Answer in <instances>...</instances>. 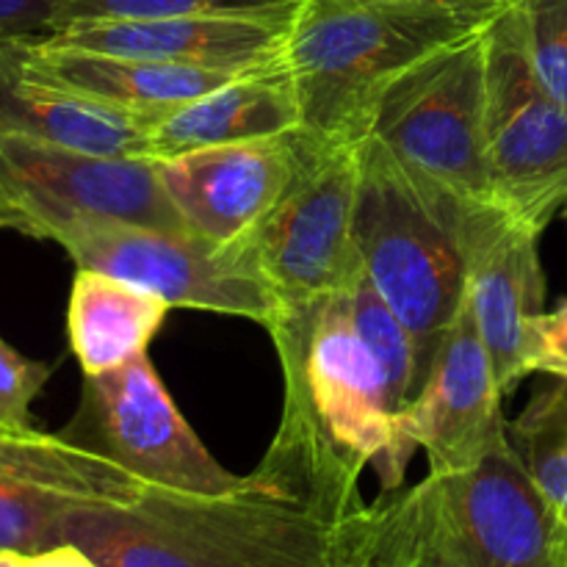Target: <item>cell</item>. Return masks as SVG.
<instances>
[{"label":"cell","instance_id":"cell-20","mask_svg":"<svg viewBox=\"0 0 567 567\" xmlns=\"http://www.w3.org/2000/svg\"><path fill=\"white\" fill-rule=\"evenodd\" d=\"M172 305L158 293L103 271L78 269L72 280L66 330L83 377H97L147 354Z\"/></svg>","mask_w":567,"mask_h":567},{"label":"cell","instance_id":"cell-14","mask_svg":"<svg viewBox=\"0 0 567 567\" xmlns=\"http://www.w3.org/2000/svg\"><path fill=\"white\" fill-rule=\"evenodd\" d=\"M465 297L496 365L504 396L526 377L524 358L532 321L546 313L540 233L496 203L468 205L460 221Z\"/></svg>","mask_w":567,"mask_h":567},{"label":"cell","instance_id":"cell-25","mask_svg":"<svg viewBox=\"0 0 567 567\" xmlns=\"http://www.w3.org/2000/svg\"><path fill=\"white\" fill-rule=\"evenodd\" d=\"M50 377V365L28 360L0 338V430H28L31 404Z\"/></svg>","mask_w":567,"mask_h":567},{"label":"cell","instance_id":"cell-31","mask_svg":"<svg viewBox=\"0 0 567 567\" xmlns=\"http://www.w3.org/2000/svg\"><path fill=\"white\" fill-rule=\"evenodd\" d=\"M507 3H520V0H507Z\"/></svg>","mask_w":567,"mask_h":567},{"label":"cell","instance_id":"cell-7","mask_svg":"<svg viewBox=\"0 0 567 567\" xmlns=\"http://www.w3.org/2000/svg\"><path fill=\"white\" fill-rule=\"evenodd\" d=\"M50 241L64 247L78 269L147 288L172 308L241 316L266 330L282 319V305L260 266L252 236L214 241L188 227L75 221L55 230Z\"/></svg>","mask_w":567,"mask_h":567},{"label":"cell","instance_id":"cell-24","mask_svg":"<svg viewBox=\"0 0 567 567\" xmlns=\"http://www.w3.org/2000/svg\"><path fill=\"white\" fill-rule=\"evenodd\" d=\"M535 70L548 92L567 105V0H520Z\"/></svg>","mask_w":567,"mask_h":567},{"label":"cell","instance_id":"cell-16","mask_svg":"<svg viewBox=\"0 0 567 567\" xmlns=\"http://www.w3.org/2000/svg\"><path fill=\"white\" fill-rule=\"evenodd\" d=\"M291 17H169L72 22L42 39L50 48L164 61L194 70L252 72L280 64Z\"/></svg>","mask_w":567,"mask_h":567},{"label":"cell","instance_id":"cell-29","mask_svg":"<svg viewBox=\"0 0 567 567\" xmlns=\"http://www.w3.org/2000/svg\"><path fill=\"white\" fill-rule=\"evenodd\" d=\"M0 227H9V208H6L3 192H0Z\"/></svg>","mask_w":567,"mask_h":567},{"label":"cell","instance_id":"cell-5","mask_svg":"<svg viewBox=\"0 0 567 567\" xmlns=\"http://www.w3.org/2000/svg\"><path fill=\"white\" fill-rule=\"evenodd\" d=\"M463 210L432 197L365 136L354 247L369 280L413 336L426 374L465 302Z\"/></svg>","mask_w":567,"mask_h":567},{"label":"cell","instance_id":"cell-27","mask_svg":"<svg viewBox=\"0 0 567 567\" xmlns=\"http://www.w3.org/2000/svg\"><path fill=\"white\" fill-rule=\"evenodd\" d=\"M64 0H0V42H42L59 31Z\"/></svg>","mask_w":567,"mask_h":567},{"label":"cell","instance_id":"cell-2","mask_svg":"<svg viewBox=\"0 0 567 567\" xmlns=\"http://www.w3.org/2000/svg\"><path fill=\"white\" fill-rule=\"evenodd\" d=\"M282 369V415L260 468L332 493H360L374 468L399 493L413 454L396 435L388 382L354 327L347 291L282 313L269 330Z\"/></svg>","mask_w":567,"mask_h":567},{"label":"cell","instance_id":"cell-11","mask_svg":"<svg viewBox=\"0 0 567 567\" xmlns=\"http://www.w3.org/2000/svg\"><path fill=\"white\" fill-rule=\"evenodd\" d=\"M78 441L105 454L138 482L188 496H225L247 485L203 446L147 354L83 377Z\"/></svg>","mask_w":567,"mask_h":567},{"label":"cell","instance_id":"cell-18","mask_svg":"<svg viewBox=\"0 0 567 567\" xmlns=\"http://www.w3.org/2000/svg\"><path fill=\"white\" fill-rule=\"evenodd\" d=\"M299 127V103L286 64L244 72L188 103L147 114V158L252 142Z\"/></svg>","mask_w":567,"mask_h":567},{"label":"cell","instance_id":"cell-10","mask_svg":"<svg viewBox=\"0 0 567 567\" xmlns=\"http://www.w3.org/2000/svg\"><path fill=\"white\" fill-rule=\"evenodd\" d=\"M0 192L9 230L48 241L75 221L186 227L166 197L155 158L83 153L0 133Z\"/></svg>","mask_w":567,"mask_h":567},{"label":"cell","instance_id":"cell-15","mask_svg":"<svg viewBox=\"0 0 567 567\" xmlns=\"http://www.w3.org/2000/svg\"><path fill=\"white\" fill-rule=\"evenodd\" d=\"M299 158L297 131L155 158L166 197L188 230L214 241L252 236L286 192Z\"/></svg>","mask_w":567,"mask_h":567},{"label":"cell","instance_id":"cell-12","mask_svg":"<svg viewBox=\"0 0 567 567\" xmlns=\"http://www.w3.org/2000/svg\"><path fill=\"white\" fill-rule=\"evenodd\" d=\"M144 482L72 435L0 430V554L66 546L72 515L136 502Z\"/></svg>","mask_w":567,"mask_h":567},{"label":"cell","instance_id":"cell-17","mask_svg":"<svg viewBox=\"0 0 567 567\" xmlns=\"http://www.w3.org/2000/svg\"><path fill=\"white\" fill-rule=\"evenodd\" d=\"M22 44L0 42V133L83 153L147 158V114L33 75L22 64Z\"/></svg>","mask_w":567,"mask_h":567},{"label":"cell","instance_id":"cell-4","mask_svg":"<svg viewBox=\"0 0 567 567\" xmlns=\"http://www.w3.org/2000/svg\"><path fill=\"white\" fill-rule=\"evenodd\" d=\"M388 498L380 567H563L567 526L513 443Z\"/></svg>","mask_w":567,"mask_h":567},{"label":"cell","instance_id":"cell-30","mask_svg":"<svg viewBox=\"0 0 567 567\" xmlns=\"http://www.w3.org/2000/svg\"><path fill=\"white\" fill-rule=\"evenodd\" d=\"M563 216H565V219H567V205H565V210H563Z\"/></svg>","mask_w":567,"mask_h":567},{"label":"cell","instance_id":"cell-8","mask_svg":"<svg viewBox=\"0 0 567 567\" xmlns=\"http://www.w3.org/2000/svg\"><path fill=\"white\" fill-rule=\"evenodd\" d=\"M485 147L493 203L546 230L567 205V105L532 61L524 3L487 22Z\"/></svg>","mask_w":567,"mask_h":567},{"label":"cell","instance_id":"cell-1","mask_svg":"<svg viewBox=\"0 0 567 567\" xmlns=\"http://www.w3.org/2000/svg\"><path fill=\"white\" fill-rule=\"evenodd\" d=\"M388 498L338 496L255 468L225 496L144 487L72 515L64 543L97 567H380Z\"/></svg>","mask_w":567,"mask_h":567},{"label":"cell","instance_id":"cell-33","mask_svg":"<svg viewBox=\"0 0 567 567\" xmlns=\"http://www.w3.org/2000/svg\"><path fill=\"white\" fill-rule=\"evenodd\" d=\"M563 567H567V559H565V565H563Z\"/></svg>","mask_w":567,"mask_h":567},{"label":"cell","instance_id":"cell-26","mask_svg":"<svg viewBox=\"0 0 567 567\" xmlns=\"http://www.w3.org/2000/svg\"><path fill=\"white\" fill-rule=\"evenodd\" d=\"M524 369L526 377L551 374L557 380H567V310L563 305L532 321Z\"/></svg>","mask_w":567,"mask_h":567},{"label":"cell","instance_id":"cell-21","mask_svg":"<svg viewBox=\"0 0 567 567\" xmlns=\"http://www.w3.org/2000/svg\"><path fill=\"white\" fill-rule=\"evenodd\" d=\"M349 308H352L354 327L360 338L380 363L382 374L388 382V396H391L393 413H402L426 380V371L421 365L419 349H415L413 336L404 327V321L393 313L391 305L382 299L374 282L369 280L363 269L354 277L352 286L347 288Z\"/></svg>","mask_w":567,"mask_h":567},{"label":"cell","instance_id":"cell-22","mask_svg":"<svg viewBox=\"0 0 567 567\" xmlns=\"http://www.w3.org/2000/svg\"><path fill=\"white\" fill-rule=\"evenodd\" d=\"M507 435L567 526V380L537 396L524 419L507 426Z\"/></svg>","mask_w":567,"mask_h":567},{"label":"cell","instance_id":"cell-3","mask_svg":"<svg viewBox=\"0 0 567 567\" xmlns=\"http://www.w3.org/2000/svg\"><path fill=\"white\" fill-rule=\"evenodd\" d=\"M491 17L435 3L302 0L282 50L299 103L297 131L316 142H360L404 72Z\"/></svg>","mask_w":567,"mask_h":567},{"label":"cell","instance_id":"cell-19","mask_svg":"<svg viewBox=\"0 0 567 567\" xmlns=\"http://www.w3.org/2000/svg\"><path fill=\"white\" fill-rule=\"evenodd\" d=\"M22 64L39 78L70 86L111 105L150 114L188 103L244 72L194 70L164 61L125 59V55L86 53V50L50 48L44 42L22 44ZM255 72V70H252Z\"/></svg>","mask_w":567,"mask_h":567},{"label":"cell","instance_id":"cell-9","mask_svg":"<svg viewBox=\"0 0 567 567\" xmlns=\"http://www.w3.org/2000/svg\"><path fill=\"white\" fill-rule=\"evenodd\" d=\"M299 136V158L286 192L252 233L260 266L282 313L347 291L360 275L354 247L363 142Z\"/></svg>","mask_w":567,"mask_h":567},{"label":"cell","instance_id":"cell-28","mask_svg":"<svg viewBox=\"0 0 567 567\" xmlns=\"http://www.w3.org/2000/svg\"><path fill=\"white\" fill-rule=\"evenodd\" d=\"M391 3H435V6H454V9L482 11V14H496L507 6V0H391Z\"/></svg>","mask_w":567,"mask_h":567},{"label":"cell","instance_id":"cell-13","mask_svg":"<svg viewBox=\"0 0 567 567\" xmlns=\"http://www.w3.org/2000/svg\"><path fill=\"white\" fill-rule=\"evenodd\" d=\"M496 365L465 297L443 336L419 396L396 415L408 454L424 449L432 474L465 471L509 441Z\"/></svg>","mask_w":567,"mask_h":567},{"label":"cell","instance_id":"cell-6","mask_svg":"<svg viewBox=\"0 0 567 567\" xmlns=\"http://www.w3.org/2000/svg\"><path fill=\"white\" fill-rule=\"evenodd\" d=\"M487 22L404 72L369 131L419 186L457 208L493 203L485 147Z\"/></svg>","mask_w":567,"mask_h":567},{"label":"cell","instance_id":"cell-23","mask_svg":"<svg viewBox=\"0 0 567 567\" xmlns=\"http://www.w3.org/2000/svg\"><path fill=\"white\" fill-rule=\"evenodd\" d=\"M302 0H64L59 28L94 20L169 17H291Z\"/></svg>","mask_w":567,"mask_h":567},{"label":"cell","instance_id":"cell-32","mask_svg":"<svg viewBox=\"0 0 567 567\" xmlns=\"http://www.w3.org/2000/svg\"><path fill=\"white\" fill-rule=\"evenodd\" d=\"M563 308H565V310H567V299H565V302H563Z\"/></svg>","mask_w":567,"mask_h":567}]
</instances>
